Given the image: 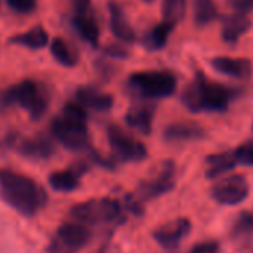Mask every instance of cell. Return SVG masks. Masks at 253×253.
Segmentation results:
<instances>
[{
  "mask_svg": "<svg viewBox=\"0 0 253 253\" xmlns=\"http://www.w3.org/2000/svg\"><path fill=\"white\" fill-rule=\"evenodd\" d=\"M0 195L18 213L32 217L46 206V191L32 177L14 170H0Z\"/></svg>",
  "mask_w": 253,
  "mask_h": 253,
  "instance_id": "cell-1",
  "label": "cell"
},
{
  "mask_svg": "<svg viewBox=\"0 0 253 253\" xmlns=\"http://www.w3.org/2000/svg\"><path fill=\"white\" fill-rule=\"evenodd\" d=\"M238 97V91L213 82L198 73L182 91V104L194 113L201 112H223L229 103Z\"/></svg>",
  "mask_w": 253,
  "mask_h": 253,
  "instance_id": "cell-2",
  "label": "cell"
},
{
  "mask_svg": "<svg viewBox=\"0 0 253 253\" xmlns=\"http://www.w3.org/2000/svg\"><path fill=\"white\" fill-rule=\"evenodd\" d=\"M126 209L115 198H92L70 209V216L86 225H119L126 220Z\"/></svg>",
  "mask_w": 253,
  "mask_h": 253,
  "instance_id": "cell-3",
  "label": "cell"
},
{
  "mask_svg": "<svg viewBox=\"0 0 253 253\" xmlns=\"http://www.w3.org/2000/svg\"><path fill=\"white\" fill-rule=\"evenodd\" d=\"M177 79L166 70L137 72L126 79V89L140 98H166L174 94Z\"/></svg>",
  "mask_w": 253,
  "mask_h": 253,
  "instance_id": "cell-4",
  "label": "cell"
},
{
  "mask_svg": "<svg viewBox=\"0 0 253 253\" xmlns=\"http://www.w3.org/2000/svg\"><path fill=\"white\" fill-rule=\"evenodd\" d=\"M0 98L6 104H18L23 107L33 121H39L46 113L49 104V94L46 88L30 79L21 81Z\"/></svg>",
  "mask_w": 253,
  "mask_h": 253,
  "instance_id": "cell-5",
  "label": "cell"
},
{
  "mask_svg": "<svg viewBox=\"0 0 253 253\" xmlns=\"http://www.w3.org/2000/svg\"><path fill=\"white\" fill-rule=\"evenodd\" d=\"M91 237L89 225L73 219L58 226L48 246V253H79L91 241Z\"/></svg>",
  "mask_w": 253,
  "mask_h": 253,
  "instance_id": "cell-6",
  "label": "cell"
},
{
  "mask_svg": "<svg viewBox=\"0 0 253 253\" xmlns=\"http://www.w3.org/2000/svg\"><path fill=\"white\" fill-rule=\"evenodd\" d=\"M51 133L64 148L70 151H82L89 146L86 122L61 115L52 121Z\"/></svg>",
  "mask_w": 253,
  "mask_h": 253,
  "instance_id": "cell-7",
  "label": "cell"
},
{
  "mask_svg": "<svg viewBox=\"0 0 253 253\" xmlns=\"http://www.w3.org/2000/svg\"><path fill=\"white\" fill-rule=\"evenodd\" d=\"M107 140L115 158L121 163H140L148 157L146 146L133 136L122 131L116 125H109Z\"/></svg>",
  "mask_w": 253,
  "mask_h": 253,
  "instance_id": "cell-8",
  "label": "cell"
},
{
  "mask_svg": "<svg viewBox=\"0 0 253 253\" xmlns=\"http://www.w3.org/2000/svg\"><path fill=\"white\" fill-rule=\"evenodd\" d=\"M176 183V167L171 161L163 163L157 174L151 179H145L139 183L136 195L140 201H149L160 198L161 195L170 192Z\"/></svg>",
  "mask_w": 253,
  "mask_h": 253,
  "instance_id": "cell-9",
  "label": "cell"
},
{
  "mask_svg": "<svg viewBox=\"0 0 253 253\" xmlns=\"http://www.w3.org/2000/svg\"><path fill=\"white\" fill-rule=\"evenodd\" d=\"M250 188L244 176L234 174L217 180L211 189V198L222 206H237L249 197Z\"/></svg>",
  "mask_w": 253,
  "mask_h": 253,
  "instance_id": "cell-10",
  "label": "cell"
},
{
  "mask_svg": "<svg viewBox=\"0 0 253 253\" xmlns=\"http://www.w3.org/2000/svg\"><path fill=\"white\" fill-rule=\"evenodd\" d=\"M191 229H192L191 220L188 217H179L157 228L152 232V237L163 249L173 250L189 235Z\"/></svg>",
  "mask_w": 253,
  "mask_h": 253,
  "instance_id": "cell-11",
  "label": "cell"
},
{
  "mask_svg": "<svg viewBox=\"0 0 253 253\" xmlns=\"http://www.w3.org/2000/svg\"><path fill=\"white\" fill-rule=\"evenodd\" d=\"M210 66L216 72L234 79H247L252 75V61L249 58L216 57L210 61Z\"/></svg>",
  "mask_w": 253,
  "mask_h": 253,
  "instance_id": "cell-12",
  "label": "cell"
},
{
  "mask_svg": "<svg viewBox=\"0 0 253 253\" xmlns=\"http://www.w3.org/2000/svg\"><path fill=\"white\" fill-rule=\"evenodd\" d=\"M107 8H109V26L112 33L125 43L136 42L137 41L136 32L130 26L128 20H126L124 9L116 2H110Z\"/></svg>",
  "mask_w": 253,
  "mask_h": 253,
  "instance_id": "cell-13",
  "label": "cell"
},
{
  "mask_svg": "<svg viewBox=\"0 0 253 253\" xmlns=\"http://www.w3.org/2000/svg\"><path fill=\"white\" fill-rule=\"evenodd\" d=\"M75 97H76V101L81 103L85 109H91L97 112H107L113 106V97L94 86L79 88Z\"/></svg>",
  "mask_w": 253,
  "mask_h": 253,
  "instance_id": "cell-14",
  "label": "cell"
},
{
  "mask_svg": "<svg viewBox=\"0 0 253 253\" xmlns=\"http://www.w3.org/2000/svg\"><path fill=\"white\" fill-rule=\"evenodd\" d=\"M166 142H195L206 137V131L194 122H176L169 125L163 133Z\"/></svg>",
  "mask_w": 253,
  "mask_h": 253,
  "instance_id": "cell-15",
  "label": "cell"
},
{
  "mask_svg": "<svg viewBox=\"0 0 253 253\" xmlns=\"http://www.w3.org/2000/svg\"><path fill=\"white\" fill-rule=\"evenodd\" d=\"M18 152L32 160H48L54 155L55 148L51 139L46 136H36L32 139H23L17 143Z\"/></svg>",
  "mask_w": 253,
  "mask_h": 253,
  "instance_id": "cell-16",
  "label": "cell"
},
{
  "mask_svg": "<svg viewBox=\"0 0 253 253\" xmlns=\"http://www.w3.org/2000/svg\"><path fill=\"white\" fill-rule=\"evenodd\" d=\"M155 109L152 106H133L125 113V122L131 130L140 134H151Z\"/></svg>",
  "mask_w": 253,
  "mask_h": 253,
  "instance_id": "cell-17",
  "label": "cell"
},
{
  "mask_svg": "<svg viewBox=\"0 0 253 253\" xmlns=\"http://www.w3.org/2000/svg\"><path fill=\"white\" fill-rule=\"evenodd\" d=\"M252 27L250 18L246 12H235L223 20L222 24V39L226 43H237L243 35H246Z\"/></svg>",
  "mask_w": 253,
  "mask_h": 253,
  "instance_id": "cell-18",
  "label": "cell"
},
{
  "mask_svg": "<svg viewBox=\"0 0 253 253\" xmlns=\"http://www.w3.org/2000/svg\"><path fill=\"white\" fill-rule=\"evenodd\" d=\"M86 169L84 166H76L67 170L55 171L49 176V185L54 191L58 192H72L79 188L81 185V176L84 174Z\"/></svg>",
  "mask_w": 253,
  "mask_h": 253,
  "instance_id": "cell-19",
  "label": "cell"
},
{
  "mask_svg": "<svg viewBox=\"0 0 253 253\" xmlns=\"http://www.w3.org/2000/svg\"><path fill=\"white\" fill-rule=\"evenodd\" d=\"M237 160L234 155V151L231 152H220V154H213L209 155L206 160V176L209 179H216L223 173L231 171L237 166Z\"/></svg>",
  "mask_w": 253,
  "mask_h": 253,
  "instance_id": "cell-20",
  "label": "cell"
},
{
  "mask_svg": "<svg viewBox=\"0 0 253 253\" xmlns=\"http://www.w3.org/2000/svg\"><path fill=\"white\" fill-rule=\"evenodd\" d=\"M176 24L170 23V21H164L161 24H157L155 27H152L143 38V45L148 51H161L167 42L169 38L173 32Z\"/></svg>",
  "mask_w": 253,
  "mask_h": 253,
  "instance_id": "cell-21",
  "label": "cell"
},
{
  "mask_svg": "<svg viewBox=\"0 0 253 253\" xmlns=\"http://www.w3.org/2000/svg\"><path fill=\"white\" fill-rule=\"evenodd\" d=\"M48 42H49V36H48L46 30L41 26L26 32V33L15 35L14 38H11V43L21 45L29 49H42L48 45Z\"/></svg>",
  "mask_w": 253,
  "mask_h": 253,
  "instance_id": "cell-22",
  "label": "cell"
},
{
  "mask_svg": "<svg viewBox=\"0 0 253 253\" xmlns=\"http://www.w3.org/2000/svg\"><path fill=\"white\" fill-rule=\"evenodd\" d=\"M73 26L85 42H88L92 46L98 45L100 30L94 18H91L88 14H76V17L73 18Z\"/></svg>",
  "mask_w": 253,
  "mask_h": 253,
  "instance_id": "cell-23",
  "label": "cell"
},
{
  "mask_svg": "<svg viewBox=\"0 0 253 253\" xmlns=\"http://www.w3.org/2000/svg\"><path fill=\"white\" fill-rule=\"evenodd\" d=\"M219 17L214 0H194V21L197 26H207Z\"/></svg>",
  "mask_w": 253,
  "mask_h": 253,
  "instance_id": "cell-24",
  "label": "cell"
},
{
  "mask_svg": "<svg viewBox=\"0 0 253 253\" xmlns=\"http://www.w3.org/2000/svg\"><path fill=\"white\" fill-rule=\"evenodd\" d=\"M51 54L64 67H75L78 64V54L70 48V45L61 39L55 38L51 43Z\"/></svg>",
  "mask_w": 253,
  "mask_h": 253,
  "instance_id": "cell-25",
  "label": "cell"
},
{
  "mask_svg": "<svg viewBox=\"0 0 253 253\" xmlns=\"http://www.w3.org/2000/svg\"><path fill=\"white\" fill-rule=\"evenodd\" d=\"M161 11H163L164 21H170L176 24L185 17L186 0H163Z\"/></svg>",
  "mask_w": 253,
  "mask_h": 253,
  "instance_id": "cell-26",
  "label": "cell"
},
{
  "mask_svg": "<svg viewBox=\"0 0 253 253\" xmlns=\"http://www.w3.org/2000/svg\"><path fill=\"white\" fill-rule=\"evenodd\" d=\"M232 235L237 238H244L253 234V211H243L237 216L232 225Z\"/></svg>",
  "mask_w": 253,
  "mask_h": 253,
  "instance_id": "cell-27",
  "label": "cell"
},
{
  "mask_svg": "<svg viewBox=\"0 0 253 253\" xmlns=\"http://www.w3.org/2000/svg\"><path fill=\"white\" fill-rule=\"evenodd\" d=\"M234 155L238 164L253 167V142H247L234 149Z\"/></svg>",
  "mask_w": 253,
  "mask_h": 253,
  "instance_id": "cell-28",
  "label": "cell"
},
{
  "mask_svg": "<svg viewBox=\"0 0 253 253\" xmlns=\"http://www.w3.org/2000/svg\"><path fill=\"white\" fill-rule=\"evenodd\" d=\"M6 3L14 12L27 15V14H32L36 9L38 0H6Z\"/></svg>",
  "mask_w": 253,
  "mask_h": 253,
  "instance_id": "cell-29",
  "label": "cell"
},
{
  "mask_svg": "<svg viewBox=\"0 0 253 253\" xmlns=\"http://www.w3.org/2000/svg\"><path fill=\"white\" fill-rule=\"evenodd\" d=\"M61 115H64L67 118H72V119H76V121H82V122H86V118H88L86 109L81 103H67V104H64Z\"/></svg>",
  "mask_w": 253,
  "mask_h": 253,
  "instance_id": "cell-30",
  "label": "cell"
},
{
  "mask_svg": "<svg viewBox=\"0 0 253 253\" xmlns=\"http://www.w3.org/2000/svg\"><path fill=\"white\" fill-rule=\"evenodd\" d=\"M188 253H220V244L216 240H206L197 243Z\"/></svg>",
  "mask_w": 253,
  "mask_h": 253,
  "instance_id": "cell-31",
  "label": "cell"
},
{
  "mask_svg": "<svg viewBox=\"0 0 253 253\" xmlns=\"http://www.w3.org/2000/svg\"><path fill=\"white\" fill-rule=\"evenodd\" d=\"M104 54H107L109 57H113V58H126V57H128V52H126L124 48L115 46V45H110V46L104 48Z\"/></svg>",
  "mask_w": 253,
  "mask_h": 253,
  "instance_id": "cell-32",
  "label": "cell"
},
{
  "mask_svg": "<svg viewBox=\"0 0 253 253\" xmlns=\"http://www.w3.org/2000/svg\"><path fill=\"white\" fill-rule=\"evenodd\" d=\"M231 5L238 12H249L253 11V0H231Z\"/></svg>",
  "mask_w": 253,
  "mask_h": 253,
  "instance_id": "cell-33",
  "label": "cell"
},
{
  "mask_svg": "<svg viewBox=\"0 0 253 253\" xmlns=\"http://www.w3.org/2000/svg\"><path fill=\"white\" fill-rule=\"evenodd\" d=\"M91 0H72V5L76 11V14H88Z\"/></svg>",
  "mask_w": 253,
  "mask_h": 253,
  "instance_id": "cell-34",
  "label": "cell"
},
{
  "mask_svg": "<svg viewBox=\"0 0 253 253\" xmlns=\"http://www.w3.org/2000/svg\"><path fill=\"white\" fill-rule=\"evenodd\" d=\"M145 2H152V0H145Z\"/></svg>",
  "mask_w": 253,
  "mask_h": 253,
  "instance_id": "cell-35",
  "label": "cell"
},
{
  "mask_svg": "<svg viewBox=\"0 0 253 253\" xmlns=\"http://www.w3.org/2000/svg\"><path fill=\"white\" fill-rule=\"evenodd\" d=\"M101 253H103V252H101Z\"/></svg>",
  "mask_w": 253,
  "mask_h": 253,
  "instance_id": "cell-36",
  "label": "cell"
}]
</instances>
